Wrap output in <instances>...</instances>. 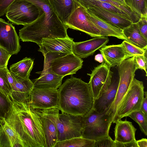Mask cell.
Here are the masks:
<instances>
[{"instance_id": "29", "label": "cell", "mask_w": 147, "mask_h": 147, "mask_svg": "<svg viewBox=\"0 0 147 147\" xmlns=\"http://www.w3.org/2000/svg\"><path fill=\"white\" fill-rule=\"evenodd\" d=\"M125 3L140 18L147 16V0H125Z\"/></svg>"}, {"instance_id": "3", "label": "cell", "mask_w": 147, "mask_h": 147, "mask_svg": "<svg viewBox=\"0 0 147 147\" xmlns=\"http://www.w3.org/2000/svg\"><path fill=\"white\" fill-rule=\"evenodd\" d=\"M58 89L57 107L61 112L83 116L93 108L94 100L88 83L71 77Z\"/></svg>"}, {"instance_id": "13", "label": "cell", "mask_w": 147, "mask_h": 147, "mask_svg": "<svg viewBox=\"0 0 147 147\" xmlns=\"http://www.w3.org/2000/svg\"><path fill=\"white\" fill-rule=\"evenodd\" d=\"M28 102L35 109L57 108L59 104L58 89L33 88Z\"/></svg>"}, {"instance_id": "10", "label": "cell", "mask_w": 147, "mask_h": 147, "mask_svg": "<svg viewBox=\"0 0 147 147\" xmlns=\"http://www.w3.org/2000/svg\"><path fill=\"white\" fill-rule=\"evenodd\" d=\"M113 73L106 63L102 62L96 66L90 74L88 83L94 100L106 92L111 84Z\"/></svg>"}, {"instance_id": "5", "label": "cell", "mask_w": 147, "mask_h": 147, "mask_svg": "<svg viewBox=\"0 0 147 147\" xmlns=\"http://www.w3.org/2000/svg\"><path fill=\"white\" fill-rule=\"evenodd\" d=\"M144 88L143 82L134 78L117 108L112 123H115L131 113L140 110L144 97Z\"/></svg>"}, {"instance_id": "7", "label": "cell", "mask_w": 147, "mask_h": 147, "mask_svg": "<svg viewBox=\"0 0 147 147\" xmlns=\"http://www.w3.org/2000/svg\"><path fill=\"white\" fill-rule=\"evenodd\" d=\"M39 14L37 6L26 0H15L5 13L6 18L13 24L24 26L35 21Z\"/></svg>"}, {"instance_id": "44", "label": "cell", "mask_w": 147, "mask_h": 147, "mask_svg": "<svg viewBox=\"0 0 147 147\" xmlns=\"http://www.w3.org/2000/svg\"><path fill=\"white\" fill-rule=\"evenodd\" d=\"M114 1L119 2L123 5L127 6L125 3V0H113Z\"/></svg>"}, {"instance_id": "9", "label": "cell", "mask_w": 147, "mask_h": 147, "mask_svg": "<svg viewBox=\"0 0 147 147\" xmlns=\"http://www.w3.org/2000/svg\"><path fill=\"white\" fill-rule=\"evenodd\" d=\"M57 128V142L81 137L82 116L61 112L58 115Z\"/></svg>"}, {"instance_id": "8", "label": "cell", "mask_w": 147, "mask_h": 147, "mask_svg": "<svg viewBox=\"0 0 147 147\" xmlns=\"http://www.w3.org/2000/svg\"><path fill=\"white\" fill-rule=\"evenodd\" d=\"M64 24L68 28L82 31L92 37L103 36L90 18L86 9L77 2L75 9Z\"/></svg>"}, {"instance_id": "21", "label": "cell", "mask_w": 147, "mask_h": 147, "mask_svg": "<svg viewBox=\"0 0 147 147\" xmlns=\"http://www.w3.org/2000/svg\"><path fill=\"white\" fill-rule=\"evenodd\" d=\"M115 123L114 131L115 142L125 143L136 141L135 133L137 129L131 122L120 119Z\"/></svg>"}, {"instance_id": "36", "label": "cell", "mask_w": 147, "mask_h": 147, "mask_svg": "<svg viewBox=\"0 0 147 147\" xmlns=\"http://www.w3.org/2000/svg\"><path fill=\"white\" fill-rule=\"evenodd\" d=\"M115 141L109 136L95 141L94 147H115Z\"/></svg>"}, {"instance_id": "35", "label": "cell", "mask_w": 147, "mask_h": 147, "mask_svg": "<svg viewBox=\"0 0 147 147\" xmlns=\"http://www.w3.org/2000/svg\"><path fill=\"white\" fill-rule=\"evenodd\" d=\"M147 52L144 55H136L134 56V64L136 71L140 69L144 70L147 76Z\"/></svg>"}, {"instance_id": "41", "label": "cell", "mask_w": 147, "mask_h": 147, "mask_svg": "<svg viewBox=\"0 0 147 147\" xmlns=\"http://www.w3.org/2000/svg\"><path fill=\"white\" fill-rule=\"evenodd\" d=\"M145 97H144L140 110L146 116H147V92H144Z\"/></svg>"}, {"instance_id": "37", "label": "cell", "mask_w": 147, "mask_h": 147, "mask_svg": "<svg viewBox=\"0 0 147 147\" xmlns=\"http://www.w3.org/2000/svg\"><path fill=\"white\" fill-rule=\"evenodd\" d=\"M12 55L0 47V67H7L9 60Z\"/></svg>"}, {"instance_id": "17", "label": "cell", "mask_w": 147, "mask_h": 147, "mask_svg": "<svg viewBox=\"0 0 147 147\" xmlns=\"http://www.w3.org/2000/svg\"><path fill=\"white\" fill-rule=\"evenodd\" d=\"M10 74L13 79V82L10 84L12 100L21 102H28L33 88V82L29 78H22Z\"/></svg>"}, {"instance_id": "12", "label": "cell", "mask_w": 147, "mask_h": 147, "mask_svg": "<svg viewBox=\"0 0 147 147\" xmlns=\"http://www.w3.org/2000/svg\"><path fill=\"white\" fill-rule=\"evenodd\" d=\"M36 109L41 120L46 147H54L58 141L57 125L60 110L57 108Z\"/></svg>"}, {"instance_id": "11", "label": "cell", "mask_w": 147, "mask_h": 147, "mask_svg": "<svg viewBox=\"0 0 147 147\" xmlns=\"http://www.w3.org/2000/svg\"><path fill=\"white\" fill-rule=\"evenodd\" d=\"M83 62L72 52L69 53L52 60L47 69L41 73L51 72L64 77L72 75L82 68Z\"/></svg>"}, {"instance_id": "22", "label": "cell", "mask_w": 147, "mask_h": 147, "mask_svg": "<svg viewBox=\"0 0 147 147\" xmlns=\"http://www.w3.org/2000/svg\"><path fill=\"white\" fill-rule=\"evenodd\" d=\"M90 18L101 32L103 36H112L127 41L123 30L117 28L89 12Z\"/></svg>"}, {"instance_id": "43", "label": "cell", "mask_w": 147, "mask_h": 147, "mask_svg": "<svg viewBox=\"0 0 147 147\" xmlns=\"http://www.w3.org/2000/svg\"><path fill=\"white\" fill-rule=\"evenodd\" d=\"M95 59L96 61L101 63L103 61V58L101 54H98L95 56Z\"/></svg>"}, {"instance_id": "32", "label": "cell", "mask_w": 147, "mask_h": 147, "mask_svg": "<svg viewBox=\"0 0 147 147\" xmlns=\"http://www.w3.org/2000/svg\"><path fill=\"white\" fill-rule=\"evenodd\" d=\"M12 102L9 96L0 90V119L4 123Z\"/></svg>"}, {"instance_id": "39", "label": "cell", "mask_w": 147, "mask_h": 147, "mask_svg": "<svg viewBox=\"0 0 147 147\" xmlns=\"http://www.w3.org/2000/svg\"><path fill=\"white\" fill-rule=\"evenodd\" d=\"M15 0H0V16H4L10 5Z\"/></svg>"}, {"instance_id": "19", "label": "cell", "mask_w": 147, "mask_h": 147, "mask_svg": "<svg viewBox=\"0 0 147 147\" xmlns=\"http://www.w3.org/2000/svg\"><path fill=\"white\" fill-rule=\"evenodd\" d=\"M119 82V79H112L107 91L94 100L93 109L97 113L101 114L108 113L116 97Z\"/></svg>"}, {"instance_id": "2", "label": "cell", "mask_w": 147, "mask_h": 147, "mask_svg": "<svg viewBox=\"0 0 147 147\" xmlns=\"http://www.w3.org/2000/svg\"><path fill=\"white\" fill-rule=\"evenodd\" d=\"M26 0L37 6L39 14L35 21L19 30V37L22 41L33 42L39 47L43 38L68 36V28L60 19L49 0Z\"/></svg>"}, {"instance_id": "28", "label": "cell", "mask_w": 147, "mask_h": 147, "mask_svg": "<svg viewBox=\"0 0 147 147\" xmlns=\"http://www.w3.org/2000/svg\"><path fill=\"white\" fill-rule=\"evenodd\" d=\"M95 141L81 137L57 142L54 147H94Z\"/></svg>"}, {"instance_id": "31", "label": "cell", "mask_w": 147, "mask_h": 147, "mask_svg": "<svg viewBox=\"0 0 147 147\" xmlns=\"http://www.w3.org/2000/svg\"><path fill=\"white\" fill-rule=\"evenodd\" d=\"M7 67H0V90L11 98L12 89L8 80Z\"/></svg>"}, {"instance_id": "40", "label": "cell", "mask_w": 147, "mask_h": 147, "mask_svg": "<svg viewBox=\"0 0 147 147\" xmlns=\"http://www.w3.org/2000/svg\"><path fill=\"white\" fill-rule=\"evenodd\" d=\"M136 141L125 143L115 142V147H138Z\"/></svg>"}, {"instance_id": "15", "label": "cell", "mask_w": 147, "mask_h": 147, "mask_svg": "<svg viewBox=\"0 0 147 147\" xmlns=\"http://www.w3.org/2000/svg\"><path fill=\"white\" fill-rule=\"evenodd\" d=\"M107 36L96 37L84 41L74 42L72 52L80 58H86L92 55L97 50L106 45L109 41Z\"/></svg>"}, {"instance_id": "30", "label": "cell", "mask_w": 147, "mask_h": 147, "mask_svg": "<svg viewBox=\"0 0 147 147\" xmlns=\"http://www.w3.org/2000/svg\"><path fill=\"white\" fill-rule=\"evenodd\" d=\"M128 116L130 117L139 125L140 129L146 136H147V116L140 110L134 111Z\"/></svg>"}, {"instance_id": "4", "label": "cell", "mask_w": 147, "mask_h": 147, "mask_svg": "<svg viewBox=\"0 0 147 147\" xmlns=\"http://www.w3.org/2000/svg\"><path fill=\"white\" fill-rule=\"evenodd\" d=\"M112 123L111 114H100L92 109L82 116L81 136L96 141L108 136Z\"/></svg>"}, {"instance_id": "20", "label": "cell", "mask_w": 147, "mask_h": 147, "mask_svg": "<svg viewBox=\"0 0 147 147\" xmlns=\"http://www.w3.org/2000/svg\"><path fill=\"white\" fill-rule=\"evenodd\" d=\"M99 50L104 60L110 67L119 66L126 59L121 44L105 45Z\"/></svg>"}, {"instance_id": "25", "label": "cell", "mask_w": 147, "mask_h": 147, "mask_svg": "<svg viewBox=\"0 0 147 147\" xmlns=\"http://www.w3.org/2000/svg\"><path fill=\"white\" fill-rule=\"evenodd\" d=\"M57 16L64 24L75 9V0H49Z\"/></svg>"}, {"instance_id": "45", "label": "cell", "mask_w": 147, "mask_h": 147, "mask_svg": "<svg viewBox=\"0 0 147 147\" xmlns=\"http://www.w3.org/2000/svg\"><path fill=\"white\" fill-rule=\"evenodd\" d=\"M4 123L0 119V125H2L3 124H4Z\"/></svg>"}, {"instance_id": "42", "label": "cell", "mask_w": 147, "mask_h": 147, "mask_svg": "<svg viewBox=\"0 0 147 147\" xmlns=\"http://www.w3.org/2000/svg\"><path fill=\"white\" fill-rule=\"evenodd\" d=\"M138 147H147V139L142 138L136 141Z\"/></svg>"}, {"instance_id": "6", "label": "cell", "mask_w": 147, "mask_h": 147, "mask_svg": "<svg viewBox=\"0 0 147 147\" xmlns=\"http://www.w3.org/2000/svg\"><path fill=\"white\" fill-rule=\"evenodd\" d=\"M134 56L125 60L119 66V82L114 100L107 113L112 114V121L118 107L130 87L135 76Z\"/></svg>"}, {"instance_id": "1", "label": "cell", "mask_w": 147, "mask_h": 147, "mask_svg": "<svg viewBox=\"0 0 147 147\" xmlns=\"http://www.w3.org/2000/svg\"><path fill=\"white\" fill-rule=\"evenodd\" d=\"M5 122L18 136L24 147H46L40 116L28 102L12 101Z\"/></svg>"}, {"instance_id": "14", "label": "cell", "mask_w": 147, "mask_h": 147, "mask_svg": "<svg viewBox=\"0 0 147 147\" xmlns=\"http://www.w3.org/2000/svg\"><path fill=\"white\" fill-rule=\"evenodd\" d=\"M0 47L12 55L17 54L21 48L19 37L15 27L11 24L0 18Z\"/></svg>"}, {"instance_id": "27", "label": "cell", "mask_w": 147, "mask_h": 147, "mask_svg": "<svg viewBox=\"0 0 147 147\" xmlns=\"http://www.w3.org/2000/svg\"><path fill=\"white\" fill-rule=\"evenodd\" d=\"M33 65V60L31 58L26 57L11 65L10 67L9 71L11 73L20 78H29Z\"/></svg>"}, {"instance_id": "34", "label": "cell", "mask_w": 147, "mask_h": 147, "mask_svg": "<svg viewBox=\"0 0 147 147\" xmlns=\"http://www.w3.org/2000/svg\"><path fill=\"white\" fill-rule=\"evenodd\" d=\"M109 3L129 15L132 19L133 23L137 22L140 19V17L133 11L129 7L123 5L118 2L113 0H95Z\"/></svg>"}, {"instance_id": "38", "label": "cell", "mask_w": 147, "mask_h": 147, "mask_svg": "<svg viewBox=\"0 0 147 147\" xmlns=\"http://www.w3.org/2000/svg\"><path fill=\"white\" fill-rule=\"evenodd\" d=\"M147 16H142L136 22L142 35L147 39Z\"/></svg>"}, {"instance_id": "16", "label": "cell", "mask_w": 147, "mask_h": 147, "mask_svg": "<svg viewBox=\"0 0 147 147\" xmlns=\"http://www.w3.org/2000/svg\"><path fill=\"white\" fill-rule=\"evenodd\" d=\"M73 39L65 38H43L38 51L43 55L49 52L69 53L72 52Z\"/></svg>"}, {"instance_id": "18", "label": "cell", "mask_w": 147, "mask_h": 147, "mask_svg": "<svg viewBox=\"0 0 147 147\" xmlns=\"http://www.w3.org/2000/svg\"><path fill=\"white\" fill-rule=\"evenodd\" d=\"M83 7L88 12L93 13L100 18L122 30L133 23L127 18L99 7L92 5Z\"/></svg>"}, {"instance_id": "26", "label": "cell", "mask_w": 147, "mask_h": 147, "mask_svg": "<svg viewBox=\"0 0 147 147\" xmlns=\"http://www.w3.org/2000/svg\"><path fill=\"white\" fill-rule=\"evenodd\" d=\"M123 31L127 42L140 48L147 50V39L141 34L136 22L132 23Z\"/></svg>"}, {"instance_id": "33", "label": "cell", "mask_w": 147, "mask_h": 147, "mask_svg": "<svg viewBox=\"0 0 147 147\" xmlns=\"http://www.w3.org/2000/svg\"><path fill=\"white\" fill-rule=\"evenodd\" d=\"M121 44L123 47L126 59L136 55H144L147 52V50L140 48L126 40H123Z\"/></svg>"}, {"instance_id": "24", "label": "cell", "mask_w": 147, "mask_h": 147, "mask_svg": "<svg viewBox=\"0 0 147 147\" xmlns=\"http://www.w3.org/2000/svg\"><path fill=\"white\" fill-rule=\"evenodd\" d=\"M64 77L52 72L40 73V75L33 82V88L57 89L61 84Z\"/></svg>"}, {"instance_id": "23", "label": "cell", "mask_w": 147, "mask_h": 147, "mask_svg": "<svg viewBox=\"0 0 147 147\" xmlns=\"http://www.w3.org/2000/svg\"><path fill=\"white\" fill-rule=\"evenodd\" d=\"M0 147H24L18 136L5 122L0 127Z\"/></svg>"}]
</instances>
